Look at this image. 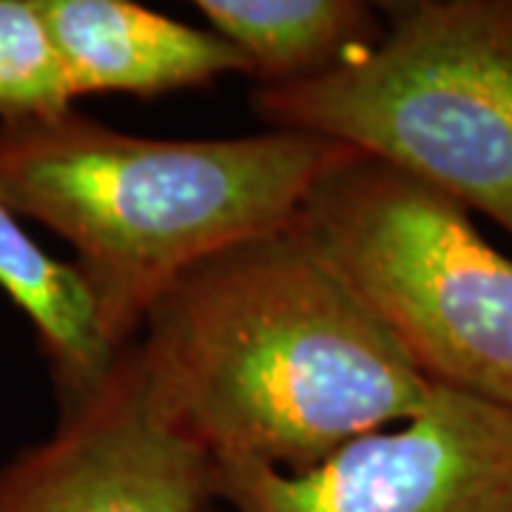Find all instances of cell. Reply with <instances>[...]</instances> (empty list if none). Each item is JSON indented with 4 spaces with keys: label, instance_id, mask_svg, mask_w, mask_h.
Wrapping results in <instances>:
<instances>
[{
    "label": "cell",
    "instance_id": "5b68a950",
    "mask_svg": "<svg viewBox=\"0 0 512 512\" xmlns=\"http://www.w3.org/2000/svg\"><path fill=\"white\" fill-rule=\"evenodd\" d=\"M214 495L228 512H512V410L436 384L419 416L305 473L214 458Z\"/></svg>",
    "mask_w": 512,
    "mask_h": 512
},
{
    "label": "cell",
    "instance_id": "52a82bcc",
    "mask_svg": "<svg viewBox=\"0 0 512 512\" xmlns=\"http://www.w3.org/2000/svg\"><path fill=\"white\" fill-rule=\"evenodd\" d=\"M74 100L123 92L160 97L248 74L245 57L214 29L188 26L131 0H37Z\"/></svg>",
    "mask_w": 512,
    "mask_h": 512
},
{
    "label": "cell",
    "instance_id": "9c48e42d",
    "mask_svg": "<svg viewBox=\"0 0 512 512\" xmlns=\"http://www.w3.org/2000/svg\"><path fill=\"white\" fill-rule=\"evenodd\" d=\"M197 12L245 57L256 86L328 74L382 37L379 3L362 0H197Z\"/></svg>",
    "mask_w": 512,
    "mask_h": 512
},
{
    "label": "cell",
    "instance_id": "7a4b0ae2",
    "mask_svg": "<svg viewBox=\"0 0 512 512\" xmlns=\"http://www.w3.org/2000/svg\"><path fill=\"white\" fill-rule=\"evenodd\" d=\"M356 151L302 131L165 140L83 111L0 123V205L69 242L114 350L185 271L302 217Z\"/></svg>",
    "mask_w": 512,
    "mask_h": 512
},
{
    "label": "cell",
    "instance_id": "8fae6325",
    "mask_svg": "<svg viewBox=\"0 0 512 512\" xmlns=\"http://www.w3.org/2000/svg\"><path fill=\"white\" fill-rule=\"evenodd\" d=\"M205 512H228V510H222L220 504H211V507H208V510H205Z\"/></svg>",
    "mask_w": 512,
    "mask_h": 512
},
{
    "label": "cell",
    "instance_id": "3957f363",
    "mask_svg": "<svg viewBox=\"0 0 512 512\" xmlns=\"http://www.w3.org/2000/svg\"><path fill=\"white\" fill-rule=\"evenodd\" d=\"M382 37L339 69L254 86L268 128L379 160L512 237V0L379 3Z\"/></svg>",
    "mask_w": 512,
    "mask_h": 512
},
{
    "label": "cell",
    "instance_id": "8992f818",
    "mask_svg": "<svg viewBox=\"0 0 512 512\" xmlns=\"http://www.w3.org/2000/svg\"><path fill=\"white\" fill-rule=\"evenodd\" d=\"M214 456L157 407L134 342L55 430L0 464V512H205Z\"/></svg>",
    "mask_w": 512,
    "mask_h": 512
},
{
    "label": "cell",
    "instance_id": "277c9868",
    "mask_svg": "<svg viewBox=\"0 0 512 512\" xmlns=\"http://www.w3.org/2000/svg\"><path fill=\"white\" fill-rule=\"evenodd\" d=\"M302 222L430 382L512 410V259L461 205L356 154Z\"/></svg>",
    "mask_w": 512,
    "mask_h": 512
},
{
    "label": "cell",
    "instance_id": "ba28073f",
    "mask_svg": "<svg viewBox=\"0 0 512 512\" xmlns=\"http://www.w3.org/2000/svg\"><path fill=\"white\" fill-rule=\"evenodd\" d=\"M0 291L35 330L46 359L57 410L86 399L120 356L100 328V316L72 262L55 259L0 205Z\"/></svg>",
    "mask_w": 512,
    "mask_h": 512
},
{
    "label": "cell",
    "instance_id": "6da1fadb",
    "mask_svg": "<svg viewBox=\"0 0 512 512\" xmlns=\"http://www.w3.org/2000/svg\"><path fill=\"white\" fill-rule=\"evenodd\" d=\"M134 348L183 436L282 473L419 416L436 387L302 217L185 271Z\"/></svg>",
    "mask_w": 512,
    "mask_h": 512
},
{
    "label": "cell",
    "instance_id": "30bf717a",
    "mask_svg": "<svg viewBox=\"0 0 512 512\" xmlns=\"http://www.w3.org/2000/svg\"><path fill=\"white\" fill-rule=\"evenodd\" d=\"M74 109V92L37 0H0V123Z\"/></svg>",
    "mask_w": 512,
    "mask_h": 512
}]
</instances>
